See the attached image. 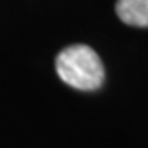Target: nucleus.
Wrapping results in <instances>:
<instances>
[{
    "instance_id": "nucleus-1",
    "label": "nucleus",
    "mask_w": 148,
    "mask_h": 148,
    "mask_svg": "<svg viewBox=\"0 0 148 148\" xmlns=\"http://www.w3.org/2000/svg\"><path fill=\"white\" fill-rule=\"evenodd\" d=\"M56 71L62 82L80 91H97L105 77L98 54L88 45H71L56 57Z\"/></svg>"
},
{
    "instance_id": "nucleus-2",
    "label": "nucleus",
    "mask_w": 148,
    "mask_h": 148,
    "mask_svg": "<svg viewBox=\"0 0 148 148\" xmlns=\"http://www.w3.org/2000/svg\"><path fill=\"white\" fill-rule=\"evenodd\" d=\"M116 14L127 25L148 27V0H118Z\"/></svg>"
}]
</instances>
